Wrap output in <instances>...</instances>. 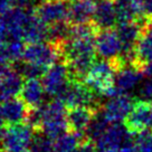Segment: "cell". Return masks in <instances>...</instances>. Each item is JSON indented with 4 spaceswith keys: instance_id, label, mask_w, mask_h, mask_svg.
Masks as SVG:
<instances>
[{
    "instance_id": "cell-1",
    "label": "cell",
    "mask_w": 152,
    "mask_h": 152,
    "mask_svg": "<svg viewBox=\"0 0 152 152\" xmlns=\"http://www.w3.org/2000/svg\"><path fill=\"white\" fill-rule=\"evenodd\" d=\"M68 130L66 105L55 99L48 104H43L42 121L37 131H42L52 139H57Z\"/></svg>"
},
{
    "instance_id": "cell-17",
    "label": "cell",
    "mask_w": 152,
    "mask_h": 152,
    "mask_svg": "<svg viewBox=\"0 0 152 152\" xmlns=\"http://www.w3.org/2000/svg\"><path fill=\"white\" fill-rule=\"evenodd\" d=\"M100 110L90 106H76L67 111L68 129L73 132L85 133V130L92 122L95 114Z\"/></svg>"
},
{
    "instance_id": "cell-29",
    "label": "cell",
    "mask_w": 152,
    "mask_h": 152,
    "mask_svg": "<svg viewBox=\"0 0 152 152\" xmlns=\"http://www.w3.org/2000/svg\"><path fill=\"white\" fill-rule=\"evenodd\" d=\"M42 4L40 0H16L17 7L28 11H36L37 7Z\"/></svg>"
},
{
    "instance_id": "cell-24",
    "label": "cell",
    "mask_w": 152,
    "mask_h": 152,
    "mask_svg": "<svg viewBox=\"0 0 152 152\" xmlns=\"http://www.w3.org/2000/svg\"><path fill=\"white\" fill-rule=\"evenodd\" d=\"M110 122L103 116V114L100 111L95 114L92 122L85 130V137L93 142H96L102 137V134L105 132V130L110 125Z\"/></svg>"
},
{
    "instance_id": "cell-32",
    "label": "cell",
    "mask_w": 152,
    "mask_h": 152,
    "mask_svg": "<svg viewBox=\"0 0 152 152\" xmlns=\"http://www.w3.org/2000/svg\"><path fill=\"white\" fill-rule=\"evenodd\" d=\"M9 40L8 36V29H7V24L2 15H0V44L7 43Z\"/></svg>"
},
{
    "instance_id": "cell-38",
    "label": "cell",
    "mask_w": 152,
    "mask_h": 152,
    "mask_svg": "<svg viewBox=\"0 0 152 152\" xmlns=\"http://www.w3.org/2000/svg\"><path fill=\"white\" fill-rule=\"evenodd\" d=\"M40 1H42V2H43V1H45V0H40Z\"/></svg>"
},
{
    "instance_id": "cell-23",
    "label": "cell",
    "mask_w": 152,
    "mask_h": 152,
    "mask_svg": "<svg viewBox=\"0 0 152 152\" xmlns=\"http://www.w3.org/2000/svg\"><path fill=\"white\" fill-rule=\"evenodd\" d=\"M69 29H71V24L67 20L48 25L47 42L57 45L59 47L69 38Z\"/></svg>"
},
{
    "instance_id": "cell-27",
    "label": "cell",
    "mask_w": 152,
    "mask_h": 152,
    "mask_svg": "<svg viewBox=\"0 0 152 152\" xmlns=\"http://www.w3.org/2000/svg\"><path fill=\"white\" fill-rule=\"evenodd\" d=\"M134 137L137 152H152V131H144Z\"/></svg>"
},
{
    "instance_id": "cell-15",
    "label": "cell",
    "mask_w": 152,
    "mask_h": 152,
    "mask_svg": "<svg viewBox=\"0 0 152 152\" xmlns=\"http://www.w3.org/2000/svg\"><path fill=\"white\" fill-rule=\"evenodd\" d=\"M118 23L145 20L142 0H114Z\"/></svg>"
},
{
    "instance_id": "cell-16",
    "label": "cell",
    "mask_w": 152,
    "mask_h": 152,
    "mask_svg": "<svg viewBox=\"0 0 152 152\" xmlns=\"http://www.w3.org/2000/svg\"><path fill=\"white\" fill-rule=\"evenodd\" d=\"M92 23L99 30L112 29L118 23L114 0H99L96 1V9Z\"/></svg>"
},
{
    "instance_id": "cell-21",
    "label": "cell",
    "mask_w": 152,
    "mask_h": 152,
    "mask_svg": "<svg viewBox=\"0 0 152 152\" xmlns=\"http://www.w3.org/2000/svg\"><path fill=\"white\" fill-rule=\"evenodd\" d=\"M135 64L139 67L142 65L143 63L148 61L150 57H152V21L148 20L147 25L144 27V30L142 33V36L140 40L137 44L135 47Z\"/></svg>"
},
{
    "instance_id": "cell-14",
    "label": "cell",
    "mask_w": 152,
    "mask_h": 152,
    "mask_svg": "<svg viewBox=\"0 0 152 152\" xmlns=\"http://www.w3.org/2000/svg\"><path fill=\"white\" fill-rule=\"evenodd\" d=\"M28 112L29 107L24 101L17 96L2 101L0 104V115L8 125L24 123L27 120Z\"/></svg>"
},
{
    "instance_id": "cell-3",
    "label": "cell",
    "mask_w": 152,
    "mask_h": 152,
    "mask_svg": "<svg viewBox=\"0 0 152 152\" xmlns=\"http://www.w3.org/2000/svg\"><path fill=\"white\" fill-rule=\"evenodd\" d=\"M35 131L28 123L10 124L0 140L1 152H27L30 149Z\"/></svg>"
},
{
    "instance_id": "cell-12",
    "label": "cell",
    "mask_w": 152,
    "mask_h": 152,
    "mask_svg": "<svg viewBox=\"0 0 152 152\" xmlns=\"http://www.w3.org/2000/svg\"><path fill=\"white\" fill-rule=\"evenodd\" d=\"M12 65H0V100L5 101L20 95L24 81Z\"/></svg>"
},
{
    "instance_id": "cell-22",
    "label": "cell",
    "mask_w": 152,
    "mask_h": 152,
    "mask_svg": "<svg viewBox=\"0 0 152 152\" xmlns=\"http://www.w3.org/2000/svg\"><path fill=\"white\" fill-rule=\"evenodd\" d=\"M85 133L65 132L56 139L54 143V152H77L83 140H85Z\"/></svg>"
},
{
    "instance_id": "cell-2",
    "label": "cell",
    "mask_w": 152,
    "mask_h": 152,
    "mask_svg": "<svg viewBox=\"0 0 152 152\" xmlns=\"http://www.w3.org/2000/svg\"><path fill=\"white\" fill-rule=\"evenodd\" d=\"M115 72L116 67L113 61H95L84 82L95 93L105 96L115 86Z\"/></svg>"
},
{
    "instance_id": "cell-9",
    "label": "cell",
    "mask_w": 152,
    "mask_h": 152,
    "mask_svg": "<svg viewBox=\"0 0 152 152\" xmlns=\"http://www.w3.org/2000/svg\"><path fill=\"white\" fill-rule=\"evenodd\" d=\"M132 135L125 124L111 123L96 142L99 152H119L124 142Z\"/></svg>"
},
{
    "instance_id": "cell-33",
    "label": "cell",
    "mask_w": 152,
    "mask_h": 152,
    "mask_svg": "<svg viewBox=\"0 0 152 152\" xmlns=\"http://www.w3.org/2000/svg\"><path fill=\"white\" fill-rule=\"evenodd\" d=\"M14 5H16V0H0V15L9 11Z\"/></svg>"
},
{
    "instance_id": "cell-39",
    "label": "cell",
    "mask_w": 152,
    "mask_h": 152,
    "mask_svg": "<svg viewBox=\"0 0 152 152\" xmlns=\"http://www.w3.org/2000/svg\"><path fill=\"white\" fill-rule=\"evenodd\" d=\"M27 152H30V151H27Z\"/></svg>"
},
{
    "instance_id": "cell-19",
    "label": "cell",
    "mask_w": 152,
    "mask_h": 152,
    "mask_svg": "<svg viewBox=\"0 0 152 152\" xmlns=\"http://www.w3.org/2000/svg\"><path fill=\"white\" fill-rule=\"evenodd\" d=\"M45 88L43 82L38 78H26L20 92V97L29 109H36L43 105Z\"/></svg>"
},
{
    "instance_id": "cell-4",
    "label": "cell",
    "mask_w": 152,
    "mask_h": 152,
    "mask_svg": "<svg viewBox=\"0 0 152 152\" xmlns=\"http://www.w3.org/2000/svg\"><path fill=\"white\" fill-rule=\"evenodd\" d=\"M58 100L62 101L68 109L76 106H90L101 110L97 101V93H95L84 81L71 80L66 90L63 92Z\"/></svg>"
},
{
    "instance_id": "cell-10",
    "label": "cell",
    "mask_w": 152,
    "mask_h": 152,
    "mask_svg": "<svg viewBox=\"0 0 152 152\" xmlns=\"http://www.w3.org/2000/svg\"><path fill=\"white\" fill-rule=\"evenodd\" d=\"M95 48L101 58L114 61L120 57L123 47L118 31L112 28L99 30L95 37Z\"/></svg>"
},
{
    "instance_id": "cell-34",
    "label": "cell",
    "mask_w": 152,
    "mask_h": 152,
    "mask_svg": "<svg viewBox=\"0 0 152 152\" xmlns=\"http://www.w3.org/2000/svg\"><path fill=\"white\" fill-rule=\"evenodd\" d=\"M145 18L152 20V0H142Z\"/></svg>"
},
{
    "instance_id": "cell-28",
    "label": "cell",
    "mask_w": 152,
    "mask_h": 152,
    "mask_svg": "<svg viewBox=\"0 0 152 152\" xmlns=\"http://www.w3.org/2000/svg\"><path fill=\"white\" fill-rule=\"evenodd\" d=\"M140 95L143 100H152V75L148 76V78L140 86Z\"/></svg>"
},
{
    "instance_id": "cell-36",
    "label": "cell",
    "mask_w": 152,
    "mask_h": 152,
    "mask_svg": "<svg viewBox=\"0 0 152 152\" xmlns=\"http://www.w3.org/2000/svg\"><path fill=\"white\" fill-rule=\"evenodd\" d=\"M4 124H5V121H4V119H2L1 115H0V140H1V137H2V133H4V131H5Z\"/></svg>"
},
{
    "instance_id": "cell-7",
    "label": "cell",
    "mask_w": 152,
    "mask_h": 152,
    "mask_svg": "<svg viewBox=\"0 0 152 152\" xmlns=\"http://www.w3.org/2000/svg\"><path fill=\"white\" fill-rule=\"evenodd\" d=\"M125 125L132 134L152 131V103L147 100H135L132 110L125 119Z\"/></svg>"
},
{
    "instance_id": "cell-31",
    "label": "cell",
    "mask_w": 152,
    "mask_h": 152,
    "mask_svg": "<svg viewBox=\"0 0 152 152\" xmlns=\"http://www.w3.org/2000/svg\"><path fill=\"white\" fill-rule=\"evenodd\" d=\"M77 152H99V150L96 148V144L93 141H91L88 139H85V140L82 141Z\"/></svg>"
},
{
    "instance_id": "cell-6",
    "label": "cell",
    "mask_w": 152,
    "mask_h": 152,
    "mask_svg": "<svg viewBox=\"0 0 152 152\" xmlns=\"http://www.w3.org/2000/svg\"><path fill=\"white\" fill-rule=\"evenodd\" d=\"M71 73L64 61L56 62L48 68L43 76V85L46 94L50 97L58 99L66 90L71 82Z\"/></svg>"
},
{
    "instance_id": "cell-25",
    "label": "cell",
    "mask_w": 152,
    "mask_h": 152,
    "mask_svg": "<svg viewBox=\"0 0 152 152\" xmlns=\"http://www.w3.org/2000/svg\"><path fill=\"white\" fill-rule=\"evenodd\" d=\"M30 152H54V142L50 137L42 131H36L33 142L30 144Z\"/></svg>"
},
{
    "instance_id": "cell-26",
    "label": "cell",
    "mask_w": 152,
    "mask_h": 152,
    "mask_svg": "<svg viewBox=\"0 0 152 152\" xmlns=\"http://www.w3.org/2000/svg\"><path fill=\"white\" fill-rule=\"evenodd\" d=\"M8 49H9V54L12 63L23 61L25 49H26L25 40L24 39H9L8 40Z\"/></svg>"
},
{
    "instance_id": "cell-35",
    "label": "cell",
    "mask_w": 152,
    "mask_h": 152,
    "mask_svg": "<svg viewBox=\"0 0 152 152\" xmlns=\"http://www.w3.org/2000/svg\"><path fill=\"white\" fill-rule=\"evenodd\" d=\"M140 68H141V71H142V73L144 75L151 76L152 75V57H150L148 61H145V62L143 63L142 65L140 66Z\"/></svg>"
},
{
    "instance_id": "cell-11",
    "label": "cell",
    "mask_w": 152,
    "mask_h": 152,
    "mask_svg": "<svg viewBox=\"0 0 152 152\" xmlns=\"http://www.w3.org/2000/svg\"><path fill=\"white\" fill-rule=\"evenodd\" d=\"M135 100L126 93L120 94L115 97H111L109 101L101 107L100 112L110 123H120L128 118Z\"/></svg>"
},
{
    "instance_id": "cell-30",
    "label": "cell",
    "mask_w": 152,
    "mask_h": 152,
    "mask_svg": "<svg viewBox=\"0 0 152 152\" xmlns=\"http://www.w3.org/2000/svg\"><path fill=\"white\" fill-rule=\"evenodd\" d=\"M12 63L8 49V42L0 44V65H10Z\"/></svg>"
},
{
    "instance_id": "cell-5",
    "label": "cell",
    "mask_w": 152,
    "mask_h": 152,
    "mask_svg": "<svg viewBox=\"0 0 152 152\" xmlns=\"http://www.w3.org/2000/svg\"><path fill=\"white\" fill-rule=\"evenodd\" d=\"M59 58H62V55L61 49L57 45L49 42H40L28 44L26 46L23 61L48 69L53 64L58 62Z\"/></svg>"
},
{
    "instance_id": "cell-8",
    "label": "cell",
    "mask_w": 152,
    "mask_h": 152,
    "mask_svg": "<svg viewBox=\"0 0 152 152\" xmlns=\"http://www.w3.org/2000/svg\"><path fill=\"white\" fill-rule=\"evenodd\" d=\"M116 67L115 72V86L116 88L125 94L135 88L140 83L143 74L141 68L135 63H123L119 58L113 61Z\"/></svg>"
},
{
    "instance_id": "cell-18",
    "label": "cell",
    "mask_w": 152,
    "mask_h": 152,
    "mask_svg": "<svg viewBox=\"0 0 152 152\" xmlns=\"http://www.w3.org/2000/svg\"><path fill=\"white\" fill-rule=\"evenodd\" d=\"M96 9L94 0H75L69 4L68 23L71 25L91 23Z\"/></svg>"
},
{
    "instance_id": "cell-37",
    "label": "cell",
    "mask_w": 152,
    "mask_h": 152,
    "mask_svg": "<svg viewBox=\"0 0 152 152\" xmlns=\"http://www.w3.org/2000/svg\"><path fill=\"white\" fill-rule=\"evenodd\" d=\"M66 1H69V2H71V1H75V0H66Z\"/></svg>"
},
{
    "instance_id": "cell-13",
    "label": "cell",
    "mask_w": 152,
    "mask_h": 152,
    "mask_svg": "<svg viewBox=\"0 0 152 152\" xmlns=\"http://www.w3.org/2000/svg\"><path fill=\"white\" fill-rule=\"evenodd\" d=\"M67 2L66 0H45L37 7L36 14L47 25L68 21L69 4Z\"/></svg>"
},
{
    "instance_id": "cell-20",
    "label": "cell",
    "mask_w": 152,
    "mask_h": 152,
    "mask_svg": "<svg viewBox=\"0 0 152 152\" xmlns=\"http://www.w3.org/2000/svg\"><path fill=\"white\" fill-rule=\"evenodd\" d=\"M48 37V25L45 24L36 14V11L29 19L24 31V40L27 44L40 43L47 40Z\"/></svg>"
}]
</instances>
